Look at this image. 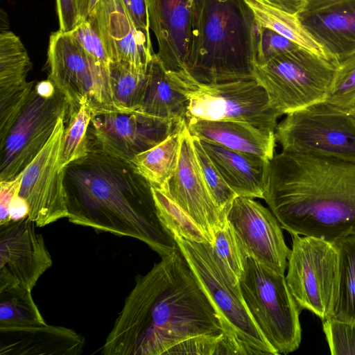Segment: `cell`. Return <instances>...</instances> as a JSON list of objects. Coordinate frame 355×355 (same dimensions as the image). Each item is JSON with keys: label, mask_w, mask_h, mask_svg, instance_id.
<instances>
[{"label": "cell", "mask_w": 355, "mask_h": 355, "mask_svg": "<svg viewBox=\"0 0 355 355\" xmlns=\"http://www.w3.org/2000/svg\"><path fill=\"white\" fill-rule=\"evenodd\" d=\"M101 353L234 354L216 309L178 246L136 277Z\"/></svg>", "instance_id": "obj_1"}, {"label": "cell", "mask_w": 355, "mask_h": 355, "mask_svg": "<svg viewBox=\"0 0 355 355\" xmlns=\"http://www.w3.org/2000/svg\"><path fill=\"white\" fill-rule=\"evenodd\" d=\"M64 168L69 222L138 239L161 257L178 248L159 218L150 184L130 162L89 152Z\"/></svg>", "instance_id": "obj_2"}, {"label": "cell", "mask_w": 355, "mask_h": 355, "mask_svg": "<svg viewBox=\"0 0 355 355\" xmlns=\"http://www.w3.org/2000/svg\"><path fill=\"white\" fill-rule=\"evenodd\" d=\"M263 199L291 234L355 235L354 162L282 150L268 164Z\"/></svg>", "instance_id": "obj_3"}, {"label": "cell", "mask_w": 355, "mask_h": 355, "mask_svg": "<svg viewBox=\"0 0 355 355\" xmlns=\"http://www.w3.org/2000/svg\"><path fill=\"white\" fill-rule=\"evenodd\" d=\"M188 73L202 83L254 79L257 24L245 0H198Z\"/></svg>", "instance_id": "obj_4"}, {"label": "cell", "mask_w": 355, "mask_h": 355, "mask_svg": "<svg viewBox=\"0 0 355 355\" xmlns=\"http://www.w3.org/2000/svg\"><path fill=\"white\" fill-rule=\"evenodd\" d=\"M201 288L211 302L234 354L278 355L254 322L211 244L172 234Z\"/></svg>", "instance_id": "obj_5"}, {"label": "cell", "mask_w": 355, "mask_h": 355, "mask_svg": "<svg viewBox=\"0 0 355 355\" xmlns=\"http://www.w3.org/2000/svg\"><path fill=\"white\" fill-rule=\"evenodd\" d=\"M168 72L188 99L187 121H237L275 132L280 115L256 80L207 84L196 81L188 73Z\"/></svg>", "instance_id": "obj_6"}, {"label": "cell", "mask_w": 355, "mask_h": 355, "mask_svg": "<svg viewBox=\"0 0 355 355\" xmlns=\"http://www.w3.org/2000/svg\"><path fill=\"white\" fill-rule=\"evenodd\" d=\"M336 67L331 60L300 47L264 65H255L254 79L265 89L271 106L282 116L324 101Z\"/></svg>", "instance_id": "obj_7"}, {"label": "cell", "mask_w": 355, "mask_h": 355, "mask_svg": "<svg viewBox=\"0 0 355 355\" xmlns=\"http://www.w3.org/2000/svg\"><path fill=\"white\" fill-rule=\"evenodd\" d=\"M239 286L254 322L278 354L297 349L302 338L301 310L284 274L272 271L247 257Z\"/></svg>", "instance_id": "obj_8"}, {"label": "cell", "mask_w": 355, "mask_h": 355, "mask_svg": "<svg viewBox=\"0 0 355 355\" xmlns=\"http://www.w3.org/2000/svg\"><path fill=\"white\" fill-rule=\"evenodd\" d=\"M275 136L283 151L355 163V116L327 101L287 114Z\"/></svg>", "instance_id": "obj_9"}, {"label": "cell", "mask_w": 355, "mask_h": 355, "mask_svg": "<svg viewBox=\"0 0 355 355\" xmlns=\"http://www.w3.org/2000/svg\"><path fill=\"white\" fill-rule=\"evenodd\" d=\"M49 79L62 94L69 110L88 103L92 112H122L116 105L109 67L87 53L70 32L51 33L47 51Z\"/></svg>", "instance_id": "obj_10"}, {"label": "cell", "mask_w": 355, "mask_h": 355, "mask_svg": "<svg viewBox=\"0 0 355 355\" xmlns=\"http://www.w3.org/2000/svg\"><path fill=\"white\" fill-rule=\"evenodd\" d=\"M291 236L286 284L300 310L307 309L323 321L329 318L335 295L338 251L322 239Z\"/></svg>", "instance_id": "obj_11"}, {"label": "cell", "mask_w": 355, "mask_h": 355, "mask_svg": "<svg viewBox=\"0 0 355 355\" xmlns=\"http://www.w3.org/2000/svg\"><path fill=\"white\" fill-rule=\"evenodd\" d=\"M69 110L67 101L58 89L53 94L46 96L40 94L35 85L6 135L0 139V181L12 180L24 170Z\"/></svg>", "instance_id": "obj_12"}, {"label": "cell", "mask_w": 355, "mask_h": 355, "mask_svg": "<svg viewBox=\"0 0 355 355\" xmlns=\"http://www.w3.org/2000/svg\"><path fill=\"white\" fill-rule=\"evenodd\" d=\"M186 124V121L156 118L138 110L92 112L87 130L89 152L130 162Z\"/></svg>", "instance_id": "obj_13"}, {"label": "cell", "mask_w": 355, "mask_h": 355, "mask_svg": "<svg viewBox=\"0 0 355 355\" xmlns=\"http://www.w3.org/2000/svg\"><path fill=\"white\" fill-rule=\"evenodd\" d=\"M61 117L47 143L22 171L18 195L27 202L28 218L42 227L68 217L61 155L65 119Z\"/></svg>", "instance_id": "obj_14"}, {"label": "cell", "mask_w": 355, "mask_h": 355, "mask_svg": "<svg viewBox=\"0 0 355 355\" xmlns=\"http://www.w3.org/2000/svg\"><path fill=\"white\" fill-rule=\"evenodd\" d=\"M156 53L167 71L188 73L195 49L198 0H146Z\"/></svg>", "instance_id": "obj_15"}, {"label": "cell", "mask_w": 355, "mask_h": 355, "mask_svg": "<svg viewBox=\"0 0 355 355\" xmlns=\"http://www.w3.org/2000/svg\"><path fill=\"white\" fill-rule=\"evenodd\" d=\"M247 257L284 274L291 249L274 214L253 198L236 196L226 214Z\"/></svg>", "instance_id": "obj_16"}, {"label": "cell", "mask_w": 355, "mask_h": 355, "mask_svg": "<svg viewBox=\"0 0 355 355\" xmlns=\"http://www.w3.org/2000/svg\"><path fill=\"white\" fill-rule=\"evenodd\" d=\"M28 216L0 225V290L20 286L31 291L52 266L42 234Z\"/></svg>", "instance_id": "obj_17"}, {"label": "cell", "mask_w": 355, "mask_h": 355, "mask_svg": "<svg viewBox=\"0 0 355 355\" xmlns=\"http://www.w3.org/2000/svg\"><path fill=\"white\" fill-rule=\"evenodd\" d=\"M164 192L205 232L212 244L215 232L227 222L226 215L216 207L204 182L187 124L178 168Z\"/></svg>", "instance_id": "obj_18"}, {"label": "cell", "mask_w": 355, "mask_h": 355, "mask_svg": "<svg viewBox=\"0 0 355 355\" xmlns=\"http://www.w3.org/2000/svg\"><path fill=\"white\" fill-rule=\"evenodd\" d=\"M297 17L336 65L355 53V0H306Z\"/></svg>", "instance_id": "obj_19"}, {"label": "cell", "mask_w": 355, "mask_h": 355, "mask_svg": "<svg viewBox=\"0 0 355 355\" xmlns=\"http://www.w3.org/2000/svg\"><path fill=\"white\" fill-rule=\"evenodd\" d=\"M88 18L96 24L111 62L147 71L155 55L150 37L137 28L123 0H99Z\"/></svg>", "instance_id": "obj_20"}, {"label": "cell", "mask_w": 355, "mask_h": 355, "mask_svg": "<svg viewBox=\"0 0 355 355\" xmlns=\"http://www.w3.org/2000/svg\"><path fill=\"white\" fill-rule=\"evenodd\" d=\"M32 63L20 38L9 30L0 33V130H6L25 105L35 81L26 77Z\"/></svg>", "instance_id": "obj_21"}, {"label": "cell", "mask_w": 355, "mask_h": 355, "mask_svg": "<svg viewBox=\"0 0 355 355\" xmlns=\"http://www.w3.org/2000/svg\"><path fill=\"white\" fill-rule=\"evenodd\" d=\"M85 345L73 329L46 323L0 329V355H80Z\"/></svg>", "instance_id": "obj_22"}, {"label": "cell", "mask_w": 355, "mask_h": 355, "mask_svg": "<svg viewBox=\"0 0 355 355\" xmlns=\"http://www.w3.org/2000/svg\"><path fill=\"white\" fill-rule=\"evenodd\" d=\"M198 139L225 182L238 196L263 199L269 161L213 141Z\"/></svg>", "instance_id": "obj_23"}, {"label": "cell", "mask_w": 355, "mask_h": 355, "mask_svg": "<svg viewBox=\"0 0 355 355\" xmlns=\"http://www.w3.org/2000/svg\"><path fill=\"white\" fill-rule=\"evenodd\" d=\"M191 136L227 148L257 155L270 161L275 155V132H266L250 123L237 121H187Z\"/></svg>", "instance_id": "obj_24"}, {"label": "cell", "mask_w": 355, "mask_h": 355, "mask_svg": "<svg viewBox=\"0 0 355 355\" xmlns=\"http://www.w3.org/2000/svg\"><path fill=\"white\" fill-rule=\"evenodd\" d=\"M147 73L146 89L138 111L156 118L187 123L188 99L173 83L156 53Z\"/></svg>", "instance_id": "obj_25"}, {"label": "cell", "mask_w": 355, "mask_h": 355, "mask_svg": "<svg viewBox=\"0 0 355 355\" xmlns=\"http://www.w3.org/2000/svg\"><path fill=\"white\" fill-rule=\"evenodd\" d=\"M187 124L154 147L137 155L130 162L153 187L166 191L178 166Z\"/></svg>", "instance_id": "obj_26"}, {"label": "cell", "mask_w": 355, "mask_h": 355, "mask_svg": "<svg viewBox=\"0 0 355 355\" xmlns=\"http://www.w3.org/2000/svg\"><path fill=\"white\" fill-rule=\"evenodd\" d=\"M245 1L253 12L257 24L270 28L300 47L328 59L322 48L304 27L297 15L286 12L266 0Z\"/></svg>", "instance_id": "obj_27"}, {"label": "cell", "mask_w": 355, "mask_h": 355, "mask_svg": "<svg viewBox=\"0 0 355 355\" xmlns=\"http://www.w3.org/2000/svg\"><path fill=\"white\" fill-rule=\"evenodd\" d=\"M332 243L338 254V273L329 318L355 323V235Z\"/></svg>", "instance_id": "obj_28"}, {"label": "cell", "mask_w": 355, "mask_h": 355, "mask_svg": "<svg viewBox=\"0 0 355 355\" xmlns=\"http://www.w3.org/2000/svg\"><path fill=\"white\" fill-rule=\"evenodd\" d=\"M109 71L114 101L117 107L126 112L138 110L146 89L147 71L130 63L111 62Z\"/></svg>", "instance_id": "obj_29"}, {"label": "cell", "mask_w": 355, "mask_h": 355, "mask_svg": "<svg viewBox=\"0 0 355 355\" xmlns=\"http://www.w3.org/2000/svg\"><path fill=\"white\" fill-rule=\"evenodd\" d=\"M46 323L32 297L31 291L20 286L0 290V329Z\"/></svg>", "instance_id": "obj_30"}, {"label": "cell", "mask_w": 355, "mask_h": 355, "mask_svg": "<svg viewBox=\"0 0 355 355\" xmlns=\"http://www.w3.org/2000/svg\"><path fill=\"white\" fill-rule=\"evenodd\" d=\"M92 112L89 104L86 102L74 110H69V121L64 128L62 141V168L89 154L87 130Z\"/></svg>", "instance_id": "obj_31"}, {"label": "cell", "mask_w": 355, "mask_h": 355, "mask_svg": "<svg viewBox=\"0 0 355 355\" xmlns=\"http://www.w3.org/2000/svg\"><path fill=\"white\" fill-rule=\"evenodd\" d=\"M160 219L171 234L200 243H209L205 232L163 191L151 187Z\"/></svg>", "instance_id": "obj_32"}, {"label": "cell", "mask_w": 355, "mask_h": 355, "mask_svg": "<svg viewBox=\"0 0 355 355\" xmlns=\"http://www.w3.org/2000/svg\"><path fill=\"white\" fill-rule=\"evenodd\" d=\"M211 246L226 268L232 283L239 285L247 255L234 230L227 220L222 228L215 232Z\"/></svg>", "instance_id": "obj_33"}, {"label": "cell", "mask_w": 355, "mask_h": 355, "mask_svg": "<svg viewBox=\"0 0 355 355\" xmlns=\"http://www.w3.org/2000/svg\"><path fill=\"white\" fill-rule=\"evenodd\" d=\"M192 139L196 159L207 188L216 207L226 215L238 196L225 182L198 138L192 136Z\"/></svg>", "instance_id": "obj_34"}, {"label": "cell", "mask_w": 355, "mask_h": 355, "mask_svg": "<svg viewBox=\"0 0 355 355\" xmlns=\"http://www.w3.org/2000/svg\"><path fill=\"white\" fill-rule=\"evenodd\" d=\"M324 101L348 110L355 105V53L337 65L329 95Z\"/></svg>", "instance_id": "obj_35"}, {"label": "cell", "mask_w": 355, "mask_h": 355, "mask_svg": "<svg viewBox=\"0 0 355 355\" xmlns=\"http://www.w3.org/2000/svg\"><path fill=\"white\" fill-rule=\"evenodd\" d=\"M300 47L275 31L257 24L255 65H264L277 55Z\"/></svg>", "instance_id": "obj_36"}, {"label": "cell", "mask_w": 355, "mask_h": 355, "mask_svg": "<svg viewBox=\"0 0 355 355\" xmlns=\"http://www.w3.org/2000/svg\"><path fill=\"white\" fill-rule=\"evenodd\" d=\"M323 331L332 355H355V323L327 318Z\"/></svg>", "instance_id": "obj_37"}, {"label": "cell", "mask_w": 355, "mask_h": 355, "mask_svg": "<svg viewBox=\"0 0 355 355\" xmlns=\"http://www.w3.org/2000/svg\"><path fill=\"white\" fill-rule=\"evenodd\" d=\"M99 0H55L59 30L70 32L87 20Z\"/></svg>", "instance_id": "obj_38"}, {"label": "cell", "mask_w": 355, "mask_h": 355, "mask_svg": "<svg viewBox=\"0 0 355 355\" xmlns=\"http://www.w3.org/2000/svg\"><path fill=\"white\" fill-rule=\"evenodd\" d=\"M85 51L101 64L109 67L111 60L94 21L88 18L70 31Z\"/></svg>", "instance_id": "obj_39"}, {"label": "cell", "mask_w": 355, "mask_h": 355, "mask_svg": "<svg viewBox=\"0 0 355 355\" xmlns=\"http://www.w3.org/2000/svg\"><path fill=\"white\" fill-rule=\"evenodd\" d=\"M22 175L21 172L12 180L0 181V225L11 221L8 207L12 198L19 193Z\"/></svg>", "instance_id": "obj_40"}, {"label": "cell", "mask_w": 355, "mask_h": 355, "mask_svg": "<svg viewBox=\"0 0 355 355\" xmlns=\"http://www.w3.org/2000/svg\"><path fill=\"white\" fill-rule=\"evenodd\" d=\"M128 11L137 28L150 37L146 0H129Z\"/></svg>", "instance_id": "obj_41"}, {"label": "cell", "mask_w": 355, "mask_h": 355, "mask_svg": "<svg viewBox=\"0 0 355 355\" xmlns=\"http://www.w3.org/2000/svg\"><path fill=\"white\" fill-rule=\"evenodd\" d=\"M8 211L11 221H16L28 216L29 208L26 200L17 194L11 200Z\"/></svg>", "instance_id": "obj_42"}, {"label": "cell", "mask_w": 355, "mask_h": 355, "mask_svg": "<svg viewBox=\"0 0 355 355\" xmlns=\"http://www.w3.org/2000/svg\"><path fill=\"white\" fill-rule=\"evenodd\" d=\"M290 13L297 15L304 7L306 0H266Z\"/></svg>", "instance_id": "obj_43"}, {"label": "cell", "mask_w": 355, "mask_h": 355, "mask_svg": "<svg viewBox=\"0 0 355 355\" xmlns=\"http://www.w3.org/2000/svg\"><path fill=\"white\" fill-rule=\"evenodd\" d=\"M349 111L355 116V105Z\"/></svg>", "instance_id": "obj_44"}, {"label": "cell", "mask_w": 355, "mask_h": 355, "mask_svg": "<svg viewBox=\"0 0 355 355\" xmlns=\"http://www.w3.org/2000/svg\"><path fill=\"white\" fill-rule=\"evenodd\" d=\"M124 4L125 5L127 9L128 10V1L129 0H123Z\"/></svg>", "instance_id": "obj_45"}]
</instances>
